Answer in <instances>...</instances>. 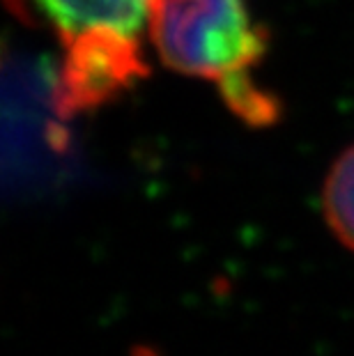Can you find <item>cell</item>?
Segmentation results:
<instances>
[{"label": "cell", "mask_w": 354, "mask_h": 356, "mask_svg": "<svg viewBox=\"0 0 354 356\" xmlns=\"http://www.w3.org/2000/svg\"><path fill=\"white\" fill-rule=\"evenodd\" d=\"M147 33L170 72L218 83L223 99L253 86L248 70L267 49L244 0H150Z\"/></svg>", "instance_id": "obj_1"}, {"label": "cell", "mask_w": 354, "mask_h": 356, "mask_svg": "<svg viewBox=\"0 0 354 356\" xmlns=\"http://www.w3.org/2000/svg\"><path fill=\"white\" fill-rule=\"evenodd\" d=\"M147 74L136 33L88 28L65 37L58 76V106L67 115L92 111L118 99Z\"/></svg>", "instance_id": "obj_2"}, {"label": "cell", "mask_w": 354, "mask_h": 356, "mask_svg": "<svg viewBox=\"0 0 354 356\" xmlns=\"http://www.w3.org/2000/svg\"><path fill=\"white\" fill-rule=\"evenodd\" d=\"M60 35L88 28H118L136 33L147 24L150 0H33Z\"/></svg>", "instance_id": "obj_3"}, {"label": "cell", "mask_w": 354, "mask_h": 356, "mask_svg": "<svg viewBox=\"0 0 354 356\" xmlns=\"http://www.w3.org/2000/svg\"><path fill=\"white\" fill-rule=\"evenodd\" d=\"M322 211L334 237L354 253V145L331 165L322 186Z\"/></svg>", "instance_id": "obj_4"}]
</instances>
